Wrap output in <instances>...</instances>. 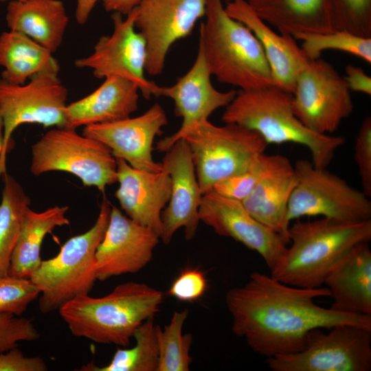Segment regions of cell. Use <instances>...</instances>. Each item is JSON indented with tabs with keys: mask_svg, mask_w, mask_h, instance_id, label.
Listing matches in <instances>:
<instances>
[{
	"mask_svg": "<svg viewBox=\"0 0 371 371\" xmlns=\"http://www.w3.org/2000/svg\"><path fill=\"white\" fill-rule=\"evenodd\" d=\"M330 295L327 287H297L255 271L244 285L229 289L225 301L233 333L269 358L302 351L315 328L352 325L371 329V315L324 308L313 300Z\"/></svg>",
	"mask_w": 371,
	"mask_h": 371,
	"instance_id": "obj_1",
	"label": "cell"
},
{
	"mask_svg": "<svg viewBox=\"0 0 371 371\" xmlns=\"http://www.w3.org/2000/svg\"><path fill=\"white\" fill-rule=\"evenodd\" d=\"M163 300L162 291L131 281L117 285L102 297L78 296L58 311L74 336L128 347L136 329L154 317Z\"/></svg>",
	"mask_w": 371,
	"mask_h": 371,
	"instance_id": "obj_2",
	"label": "cell"
},
{
	"mask_svg": "<svg viewBox=\"0 0 371 371\" xmlns=\"http://www.w3.org/2000/svg\"><path fill=\"white\" fill-rule=\"evenodd\" d=\"M296 220L289 227L291 246L270 270L273 278L289 285L322 286L330 270L348 250L371 240V220L359 223L324 217Z\"/></svg>",
	"mask_w": 371,
	"mask_h": 371,
	"instance_id": "obj_3",
	"label": "cell"
},
{
	"mask_svg": "<svg viewBox=\"0 0 371 371\" xmlns=\"http://www.w3.org/2000/svg\"><path fill=\"white\" fill-rule=\"evenodd\" d=\"M221 120L256 132L267 144L304 146L317 168H326L345 142L343 137L317 133L305 126L294 113L292 94L274 85L240 90L225 107Z\"/></svg>",
	"mask_w": 371,
	"mask_h": 371,
	"instance_id": "obj_4",
	"label": "cell"
},
{
	"mask_svg": "<svg viewBox=\"0 0 371 371\" xmlns=\"http://www.w3.org/2000/svg\"><path fill=\"white\" fill-rule=\"evenodd\" d=\"M205 16L199 46L211 75L243 91L273 85L261 44L247 26L227 13L223 0H207Z\"/></svg>",
	"mask_w": 371,
	"mask_h": 371,
	"instance_id": "obj_5",
	"label": "cell"
},
{
	"mask_svg": "<svg viewBox=\"0 0 371 371\" xmlns=\"http://www.w3.org/2000/svg\"><path fill=\"white\" fill-rule=\"evenodd\" d=\"M111 210V204L104 197L94 225L68 239L56 256L42 260L31 275L30 279L40 291L41 313L58 311L68 302L91 291L97 280L95 252L106 230Z\"/></svg>",
	"mask_w": 371,
	"mask_h": 371,
	"instance_id": "obj_6",
	"label": "cell"
},
{
	"mask_svg": "<svg viewBox=\"0 0 371 371\" xmlns=\"http://www.w3.org/2000/svg\"><path fill=\"white\" fill-rule=\"evenodd\" d=\"M181 138L190 149L203 194L247 170L268 145L254 131L232 123L216 126L209 120L194 125Z\"/></svg>",
	"mask_w": 371,
	"mask_h": 371,
	"instance_id": "obj_7",
	"label": "cell"
},
{
	"mask_svg": "<svg viewBox=\"0 0 371 371\" xmlns=\"http://www.w3.org/2000/svg\"><path fill=\"white\" fill-rule=\"evenodd\" d=\"M31 156L30 170L34 176L65 172L102 192L117 181L116 159L109 148L74 128L47 131L32 146Z\"/></svg>",
	"mask_w": 371,
	"mask_h": 371,
	"instance_id": "obj_8",
	"label": "cell"
},
{
	"mask_svg": "<svg viewBox=\"0 0 371 371\" xmlns=\"http://www.w3.org/2000/svg\"><path fill=\"white\" fill-rule=\"evenodd\" d=\"M294 168L296 184L288 204L289 223L317 216L346 223L371 220V201L362 190L308 160L297 161Z\"/></svg>",
	"mask_w": 371,
	"mask_h": 371,
	"instance_id": "obj_9",
	"label": "cell"
},
{
	"mask_svg": "<svg viewBox=\"0 0 371 371\" xmlns=\"http://www.w3.org/2000/svg\"><path fill=\"white\" fill-rule=\"evenodd\" d=\"M273 371H370L371 329L339 325L324 333L311 330L298 352L266 359Z\"/></svg>",
	"mask_w": 371,
	"mask_h": 371,
	"instance_id": "obj_10",
	"label": "cell"
},
{
	"mask_svg": "<svg viewBox=\"0 0 371 371\" xmlns=\"http://www.w3.org/2000/svg\"><path fill=\"white\" fill-rule=\"evenodd\" d=\"M58 71L40 72L27 83H10L0 78V113L3 121L2 160L6 166L12 135L27 123L45 128L66 126L65 109L68 91L58 78Z\"/></svg>",
	"mask_w": 371,
	"mask_h": 371,
	"instance_id": "obj_11",
	"label": "cell"
},
{
	"mask_svg": "<svg viewBox=\"0 0 371 371\" xmlns=\"http://www.w3.org/2000/svg\"><path fill=\"white\" fill-rule=\"evenodd\" d=\"M292 95L297 117L319 134L336 131L354 109L344 77L321 58L310 60L299 74Z\"/></svg>",
	"mask_w": 371,
	"mask_h": 371,
	"instance_id": "obj_12",
	"label": "cell"
},
{
	"mask_svg": "<svg viewBox=\"0 0 371 371\" xmlns=\"http://www.w3.org/2000/svg\"><path fill=\"white\" fill-rule=\"evenodd\" d=\"M136 9L125 18L113 12V31L101 36L91 54L75 60L78 68L91 69L95 77L104 79L116 76L137 86L146 99L157 97L159 85L145 77L146 44L142 35L136 30Z\"/></svg>",
	"mask_w": 371,
	"mask_h": 371,
	"instance_id": "obj_13",
	"label": "cell"
},
{
	"mask_svg": "<svg viewBox=\"0 0 371 371\" xmlns=\"http://www.w3.org/2000/svg\"><path fill=\"white\" fill-rule=\"evenodd\" d=\"M207 0H143L136 8L135 24L146 44V71L161 74L171 47L189 36L205 16Z\"/></svg>",
	"mask_w": 371,
	"mask_h": 371,
	"instance_id": "obj_14",
	"label": "cell"
},
{
	"mask_svg": "<svg viewBox=\"0 0 371 371\" xmlns=\"http://www.w3.org/2000/svg\"><path fill=\"white\" fill-rule=\"evenodd\" d=\"M200 221L219 236L232 238L256 251L271 270L284 252L289 242L256 220L240 201L211 190L202 196Z\"/></svg>",
	"mask_w": 371,
	"mask_h": 371,
	"instance_id": "obj_15",
	"label": "cell"
},
{
	"mask_svg": "<svg viewBox=\"0 0 371 371\" xmlns=\"http://www.w3.org/2000/svg\"><path fill=\"white\" fill-rule=\"evenodd\" d=\"M211 73L202 49L199 46L197 56L190 69L171 86L159 87L157 97L170 98L175 114L182 118V124L174 134L160 139L156 150L166 152L194 125L208 120L217 109L226 107L237 91H221L211 82Z\"/></svg>",
	"mask_w": 371,
	"mask_h": 371,
	"instance_id": "obj_16",
	"label": "cell"
},
{
	"mask_svg": "<svg viewBox=\"0 0 371 371\" xmlns=\"http://www.w3.org/2000/svg\"><path fill=\"white\" fill-rule=\"evenodd\" d=\"M160 236L111 205L109 224L95 252L97 280L135 273L153 259Z\"/></svg>",
	"mask_w": 371,
	"mask_h": 371,
	"instance_id": "obj_17",
	"label": "cell"
},
{
	"mask_svg": "<svg viewBox=\"0 0 371 371\" xmlns=\"http://www.w3.org/2000/svg\"><path fill=\"white\" fill-rule=\"evenodd\" d=\"M168 123L164 109L155 103L135 117L86 126L82 135L103 143L115 159L124 160L135 169L159 172L162 164L153 159V143Z\"/></svg>",
	"mask_w": 371,
	"mask_h": 371,
	"instance_id": "obj_18",
	"label": "cell"
},
{
	"mask_svg": "<svg viewBox=\"0 0 371 371\" xmlns=\"http://www.w3.org/2000/svg\"><path fill=\"white\" fill-rule=\"evenodd\" d=\"M165 153L161 164L170 175L171 191L169 201L161 214L160 240L168 244L179 228L183 229L188 240L196 235L203 194L186 141L180 138Z\"/></svg>",
	"mask_w": 371,
	"mask_h": 371,
	"instance_id": "obj_19",
	"label": "cell"
},
{
	"mask_svg": "<svg viewBox=\"0 0 371 371\" xmlns=\"http://www.w3.org/2000/svg\"><path fill=\"white\" fill-rule=\"evenodd\" d=\"M119 188L115 192L122 210L137 223L161 234V214L171 191V179L162 167L159 172L135 169L116 159Z\"/></svg>",
	"mask_w": 371,
	"mask_h": 371,
	"instance_id": "obj_20",
	"label": "cell"
},
{
	"mask_svg": "<svg viewBox=\"0 0 371 371\" xmlns=\"http://www.w3.org/2000/svg\"><path fill=\"white\" fill-rule=\"evenodd\" d=\"M227 13L247 26L262 45L269 63L273 85L291 94L299 74L311 60L294 37L273 30L251 9L246 0L227 3Z\"/></svg>",
	"mask_w": 371,
	"mask_h": 371,
	"instance_id": "obj_21",
	"label": "cell"
},
{
	"mask_svg": "<svg viewBox=\"0 0 371 371\" xmlns=\"http://www.w3.org/2000/svg\"><path fill=\"white\" fill-rule=\"evenodd\" d=\"M333 300L330 308L371 315V251L368 243L353 246L333 267L324 284Z\"/></svg>",
	"mask_w": 371,
	"mask_h": 371,
	"instance_id": "obj_22",
	"label": "cell"
},
{
	"mask_svg": "<svg viewBox=\"0 0 371 371\" xmlns=\"http://www.w3.org/2000/svg\"><path fill=\"white\" fill-rule=\"evenodd\" d=\"M139 91L136 85L125 78L106 77L92 93L67 105L65 128L76 129L127 118L138 108Z\"/></svg>",
	"mask_w": 371,
	"mask_h": 371,
	"instance_id": "obj_23",
	"label": "cell"
},
{
	"mask_svg": "<svg viewBox=\"0 0 371 371\" xmlns=\"http://www.w3.org/2000/svg\"><path fill=\"white\" fill-rule=\"evenodd\" d=\"M295 184L294 166L287 157L282 156L278 164L241 201L256 220L289 242L287 208Z\"/></svg>",
	"mask_w": 371,
	"mask_h": 371,
	"instance_id": "obj_24",
	"label": "cell"
},
{
	"mask_svg": "<svg viewBox=\"0 0 371 371\" xmlns=\"http://www.w3.org/2000/svg\"><path fill=\"white\" fill-rule=\"evenodd\" d=\"M5 21L9 30L25 34L53 54L63 42L69 17L60 0H12Z\"/></svg>",
	"mask_w": 371,
	"mask_h": 371,
	"instance_id": "obj_25",
	"label": "cell"
},
{
	"mask_svg": "<svg viewBox=\"0 0 371 371\" xmlns=\"http://www.w3.org/2000/svg\"><path fill=\"white\" fill-rule=\"evenodd\" d=\"M254 12L282 34L333 31L326 0H246Z\"/></svg>",
	"mask_w": 371,
	"mask_h": 371,
	"instance_id": "obj_26",
	"label": "cell"
},
{
	"mask_svg": "<svg viewBox=\"0 0 371 371\" xmlns=\"http://www.w3.org/2000/svg\"><path fill=\"white\" fill-rule=\"evenodd\" d=\"M67 206H54L43 212L29 207L23 217L19 236L14 248L8 274L30 278L42 260L41 247L45 237L56 227L69 225Z\"/></svg>",
	"mask_w": 371,
	"mask_h": 371,
	"instance_id": "obj_27",
	"label": "cell"
},
{
	"mask_svg": "<svg viewBox=\"0 0 371 371\" xmlns=\"http://www.w3.org/2000/svg\"><path fill=\"white\" fill-rule=\"evenodd\" d=\"M1 78L22 85L34 75L48 70L60 71L52 53L25 34L14 31L0 35Z\"/></svg>",
	"mask_w": 371,
	"mask_h": 371,
	"instance_id": "obj_28",
	"label": "cell"
},
{
	"mask_svg": "<svg viewBox=\"0 0 371 371\" xmlns=\"http://www.w3.org/2000/svg\"><path fill=\"white\" fill-rule=\"evenodd\" d=\"M0 202V276L8 274L14 248L19 236L30 199L21 185L5 172Z\"/></svg>",
	"mask_w": 371,
	"mask_h": 371,
	"instance_id": "obj_29",
	"label": "cell"
},
{
	"mask_svg": "<svg viewBox=\"0 0 371 371\" xmlns=\"http://www.w3.org/2000/svg\"><path fill=\"white\" fill-rule=\"evenodd\" d=\"M158 327L154 317L148 319L134 333V346L118 348L110 362L104 366L98 367L89 363L80 370L157 371L159 361Z\"/></svg>",
	"mask_w": 371,
	"mask_h": 371,
	"instance_id": "obj_30",
	"label": "cell"
},
{
	"mask_svg": "<svg viewBox=\"0 0 371 371\" xmlns=\"http://www.w3.org/2000/svg\"><path fill=\"white\" fill-rule=\"evenodd\" d=\"M189 312L176 311L169 323L157 330L159 361L157 371H188L192 363L190 355L192 336L183 333Z\"/></svg>",
	"mask_w": 371,
	"mask_h": 371,
	"instance_id": "obj_31",
	"label": "cell"
},
{
	"mask_svg": "<svg viewBox=\"0 0 371 371\" xmlns=\"http://www.w3.org/2000/svg\"><path fill=\"white\" fill-rule=\"evenodd\" d=\"M293 37L302 42L300 47L311 60L320 58L324 51L337 50L371 63V37L356 35L345 30L325 33L301 32Z\"/></svg>",
	"mask_w": 371,
	"mask_h": 371,
	"instance_id": "obj_32",
	"label": "cell"
},
{
	"mask_svg": "<svg viewBox=\"0 0 371 371\" xmlns=\"http://www.w3.org/2000/svg\"><path fill=\"white\" fill-rule=\"evenodd\" d=\"M333 30L371 37V0H326Z\"/></svg>",
	"mask_w": 371,
	"mask_h": 371,
	"instance_id": "obj_33",
	"label": "cell"
},
{
	"mask_svg": "<svg viewBox=\"0 0 371 371\" xmlns=\"http://www.w3.org/2000/svg\"><path fill=\"white\" fill-rule=\"evenodd\" d=\"M282 155H260L245 172L217 183L212 190L242 201L254 187L278 164Z\"/></svg>",
	"mask_w": 371,
	"mask_h": 371,
	"instance_id": "obj_34",
	"label": "cell"
},
{
	"mask_svg": "<svg viewBox=\"0 0 371 371\" xmlns=\"http://www.w3.org/2000/svg\"><path fill=\"white\" fill-rule=\"evenodd\" d=\"M39 295L38 288L30 278L0 276V314L21 316Z\"/></svg>",
	"mask_w": 371,
	"mask_h": 371,
	"instance_id": "obj_35",
	"label": "cell"
},
{
	"mask_svg": "<svg viewBox=\"0 0 371 371\" xmlns=\"http://www.w3.org/2000/svg\"><path fill=\"white\" fill-rule=\"evenodd\" d=\"M40 333L32 321L11 314H0V352L17 347L20 341H36Z\"/></svg>",
	"mask_w": 371,
	"mask_h": 371,
	"instance_id": "obj_36",
	"label": "cell"
},
{
	"mask_svg": "<svg viewBox=\"0 0 371 371\" xmlns=\"http://www.w3.org/2000/svg\"><path fill=\"white\" fill-rule=\"evenodd\" d=\"M207 288V280L201 269L186 268L172 282L168 293L179 301L192 302L201 298Z\"/></svg>",
	"mask_w": 371,
	"mask_h": 371,
	"instance_id": "obj_37",
	"label": "cell"
},
{
	"mask_svg": "<svg viewBox=\"0 0 371 371\" xmlns=\"http://www.w3.org/2000/svg\"><path fill=\"white\" fill-rule=\"evenodd\" d=\"M355 161L358 167L362 191L371 196V117H366L356 137Z\"/></svg>",
	"mask_w": 371,
	"mask_h": 371,
	"instance_id": "obj_38",
	"label": "cell"
},
{
	"mask_svg": "<svg viewBox=\"0 0 371 371\" xmlns=\"http://www.w3.org/2000/svg\"><path fill=\"white\" fill-rule=\"evenodd\" d=\"M45 361L40 357H26L17 347L0 352V371H46Z\"/></svg>",
	"mask_w": 371,
	"mask_h": 371,
	"instance_id": "obj_39",
	"label": "cell"
},
{
	"mask_svg": "<svg viewBox=\"0 0 371 371\" xmlns=\"http://www.w3.org/2000/svg\"><path fill=\"white\" fill-rule=\"evenodd\" d=\"M344 79L350 91L371 95V78L360 67L348 65Z\"/></svg>",
	"mask_w": 371,
	"mask_h": 371,
	"instance_id": "obj_40",
	"label": "cell"
},
{
	"mask_svg": "<svg viewBox=\"0 0 371 371\" xmlns=\"http://www.w3.org/2000/svg\"><path fill=\"white\" fill-rule=\"evenodd\" d=\"M143 0H102L107 12H118L126 16Z\"/></svg>",
	"mask_w": 371,
	"mask_h": 371,
	"instance_id": "obj_41",
	"label": "cell"
},
{
	"mask_svg": "<svg viewBox=\"0 0 371 371\" xmlns=\"http://www.w3.org/2000/svg\"><path fill=\"white\" fill-rule=\"evenodd\" d=\"M100 1L102 0H77L76 18L80 25L86 23L95 5Z\"/></svg>",
	"mask_w": 371,
	"mask_h": 371,
	"instance_id": "obj_42",
	"label": "cell"
},
{
	"mask_svg": "<svg viewBox=\"0 0 371 371\" xmlns=\"http://www.w3.org/2000/svg\"><path fill=\"white\" fill-rule=\"evenodd\" d=\"M3 121L0 113V178L2 175L7 172L6 166L3 163L2 155H3Z\"/></svg>",
	"mask_w": 371,
	"mask_h": 371,
	"instance_id": "obj_43",
	"label": "cell"
},
{
	"mask_svg": "<svg viewBox=\"0 0 371 371\" xmlns=\"http://www.w3.org/2000/svg\"><path fill=\"white\" fill-rule=\"evenodd\" d=\"M8 1H12V0H0V3L5 2ZM17 1H24V0H17Z\"/></svg>",
	"mask_w": 371,
	"mask_h": 371,
	"instance_id": "obj_44",
	"label": "cell"
},
{
	"mask_svg": "<svg viewBox=\"0 0 371 371\" xmlns=\"http://www.w3.org/2000/svg\"><path fill=\"white\" fill-rule=\"evenodd\" d=\"M223 1H224L225 2V3H229V2H230V1H232L233 0H223Z\"/></svg>",
	"mask_w": 371,
	"mask_h": 371,
	"instance_id": "obj_45",
	"label": "cell"
}]
</instances>
